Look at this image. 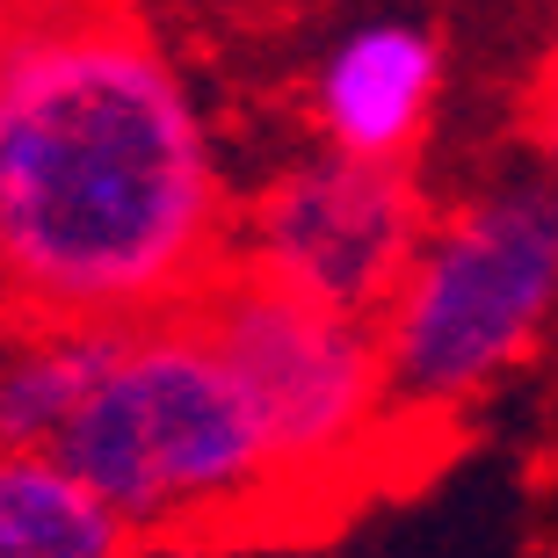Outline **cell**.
<instances>
[{"instance_id": "7", "label": "cell", "mask_w": 558, "mask_h": 558, "mask_svg": "<svg viewBox=\"0 0 558 558\" xmlns=\"http://www.w3.org/2000/svg\"><path fill=\"white\" fill-rule=\"evenodd\" d=\"M131 530L51 450H0V558H124Z\"/></svg>"}, {"instance_id": "3", "label": "cell", "mask_w": 558, "mask_h": 558, "mask_svg": "<svg viewBox=\"0 0 558 558\" xmlns=\"http://www.w3.org/2000/svg\"><path fill=\"white\" fill-rule=\"evenodd\" d=\"M558 312V182L522 174L435 218L377 319L392 407L442 414L486 392Z\"/></svg>"}, {"instance_id": "4", "label": "cell", "mask_w": 558, "mask_h": 558, "mask_svg": "<svg viewBox=\"0 0 558 558\" xmlns=\"http://www.w3.org/2000/svg\"><path fill=\"white\" fill-rule=\"evenodd\" d=\"M189 312L204 319L226 371L240 377L283 486L341 478L377 442V428L392 414L377 327L333 319L262 276L232 269V262L196 290Z\"/></svg>"}, {"instance_id": "5", "label": "cell", "mask_w": 558, "mask_h": 558, "mask_svg": "<svg viewBox=\"0 0 558 558\" xmlns=\"http://www.w3.org/2000/svg\"><path fill=\"white\" fill-rule=\"evenodd\" d=\"M421 240H428V210H421L407 167L305 153V160L276 167L262 196L240 210L226 262L333 319L377 327L414 269Z\"/></svg>"}, {"instance_id": "2", "label": "cell", "mask_w": 558, "mask_h": 558, "mask_svg": "<svg viewBox=\"0 0 558 558\" xmlns=\"http://www.w3.org/2000/svg\"><path fill=\"white\" fill-rule=\"evenodd\" d=\"M51 457L131 537L226 530L290 494L240 377L189 305L117 327L95 392Z\"/></svg>"}, {"instance_id": "8", "label": "cell", "mask_w": 558, "mask_h": 558, "mask_svg": "<svg viewBox=\"0 0 558 558\" xmlns=\"http://www.w3.org/2000/svg\"><path fill=\"white\" fill-rule=\"evenodd\" d=\"M117 327H37L0 349V450H51L95 392Z\"/></svg>"}, {"instance_id": "1", "label": "cell", "mask_w": 558, "mask_h": 558, "mask_svg": "<svg viewBox=\"0 0 558 558\" xmlns=\"http://www.w3.org/2000/svg\"><path fill=\"white\" fill-rule=\"evenodd\" d=\"M226 247L182 65L95 0L0 22V290L37 327H138L196 305Z\"/></svg>"}, {"instance_id": "6", "label": "cell", "mask_w": 558, "mask_h": 558, "mask_svg": "<svg viewBox=\"0 0 558 558\" xmlns=\"http://www.w3.org/2000/svg\"><path fill=\"white\" fill-rule=\"evenodd\" d=\"M442 95V44L407 15H371L341 29L312 65V131L319 153L363 167H399L428 138Z\"/></svg>"}, {"instance_id": "9", "label": "cell", "mask_w": 558, "mask_h": 558, "mask_svg": "<svg viewBox=\"0 0 558 558\" xmlns=\"http://www.w3.org/2000/svg\"><path fill=\"white\" fill-rule=\"evenodd\" d=\"M537 145H544V174L558 182V59L544 73V109H537Z\"/></svg>"}]
</instances>
